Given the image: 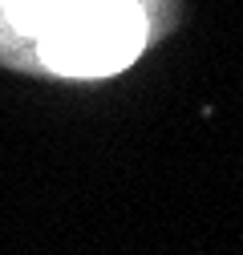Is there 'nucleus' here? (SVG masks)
<instances>
[{
    "label": "nucleus",
    "instance_id": "f03ea898",
    "mask_svg": "<svg viewBox=\"0 0 243 255\" xmlns=\"http://www.w3.org/2000/svg\"><path fill=\"white\" fill-rule=\"evenodd\" d=\"M85 4H94V0H8V16L20 33L45 37L57 24H65L69 16H77Z\"/></svg>",
    "mask_w": 243,
    "mask_h": 255
},
{
    "label": "nucleus",
    "instance_id": "f257e3e1",
    "mask_svg": "<svg viewBox=\"0 0 243 255\" xmlns=\"http://www.w3.org/2000/svg\"><path fill=\"white\" fill-rule=\"evenodd\" d=\"M146 16L134 0H94L41 37V61L65 77L118 73L142 53Z\"/></svg>",
    "mask_w": 243,
    "mask_h": 255
}]
</instances>
